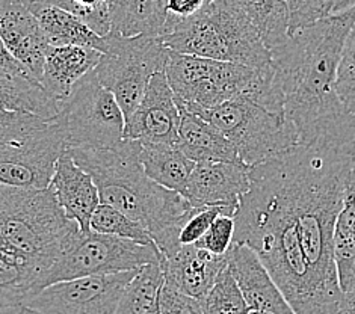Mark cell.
Returning <instances> with one entry per match:
<instances>
[{
  "mask_svg": "<svg viewBox=\"0 0 355 314\" xmlns=\"http://www.w3.org/2000/svg\"><path fill=\"white\" fill-rule=\"evenodd\" d=\"M52 120L26 112L0 106V142L23 139L44 129Z\"/></svg>",
  "mask_w": 355,
  "mask_h": 314,
  "instance_id": "obj_31",
  "label": "cell"
},
{
  "mask_svg": "<svg viewBox=\"0 0 355 314\" xmlns=\"http://www.w3.org/2000/svg\"><path fill=\"white\" fill-rule=\"evenodd\" d=\"M67 148H112L124 139L125 115L115 96L91 71L59 105Z\"/></svg>",
  "mask_w": 355,
  "mask_h": 314,
  "instance_id": "obj_9",
  "label": "cell"
},
{
  "mask_svg": "<svg viewBox=\"0 0 355 314\" xmlns=\"http://www.w3.org/2000/svg\"><path fill=\"white\" fill-rule=\"evenodd\" d=\"M334 261L342 292L355 288V166L346 177L342 209L334 225Z\"/></svg>",
  "mask_w": 355,
  "mask_h": 314,
  "instance_id": "obj_22",
  "label": "cell"
},
{
  "mask_svg": "<svg viewBox=\"0 0 355 314\" xmlns=\"http://www.w3.org/2000/svg\"><path fill=\"white\" fill-rule=\"evenodd\" d=\"M248 314H274V313H266V311H254V310H251Z\"/></svg>",
  "mask_w": 355,
  "mask_h": 314,
  "instance_id": "obj_44",
  "label": "cell"
},
{
  "mask_svg": "<svg viewBox=\"0 0 355 314\" xmlns=\"http://www.w3.org/2000/svg\"><path fill=\"white\" fill-rule=\"evenodd\" d=\"M29 10L35 14L49 46H88L103 52L105 37L76 14L52 5H37Z\"/></svg>",
  "mask_w": 355,
  "mask_h": 314,
  "instance_id": "obj_20",
  "label": "cell"
},
{
  "mask_svg": "<svg viewBox=\"0 0 355 314\" xmlns=\"http://www.w3.org/2000/svg\"><path fill=\"white\" fill-rule=\"evenodd\" d=\"M180 109L165 71L151 76L135 112L125 118L124 139L177 146Z\"/></svg>",
  "mask_w": 355,
  "mask_h": 314,
  "instance_id": "obj_12",
  "label": "cell"
},
{
  "mask_svg": "<svg viewBox=\"0 0 355 314\" xmlns=\"http://www.w3.org/2000/svg\"><path fill=\"white\" fill-rule=\"evenodd\" d=\"M142 142L123 139L112 148H70L74 162L97 184L100 202L112 206L147 228L160 254L182 248L180 232L196 210L184 195L153 182L141 164Z\"/></svg>",
  "mask_w": 355,
  "mask_h": 314,
  "instance_id": "obj_4",
  "label": "cell"
},
{
  "mask_svg": "<svg viewBox=\"0 0 355 314\" xmlns=\"http://www.w3.org/2000/svg\"><path fill=\"white\" fill-rule=\"evenodd\" d=\"M234 237V218L227 215H219L205 236L196 243L201 250H206L216 256H227L233 245Z\"/></svg>",
  "mask_w": 355,
  "mask_h": 314,
  "instance_id": "obj_35",
  "label": "cell"
},
{
  "mask_svg": "<svg viewBox=\"0 0 355 314\" xmlns=\"http://www.w3.org/2000/svg\"><path fill=\"white\" fill-rule=\"evenodd\" d=\"M164 281L165 275L160 263L142 266L125 286L115 314H148L157 304Z\"/></svg>",
  "mask_w": 355,
  "mask_h": 314,
  "instance_id": "obj_27",
  "label": "cell"
},
{
  "mask_svg": "<svg viewBox=\"0 0 355 314\" xmlns=\"http://www.w3.org/2000/svg\"><path fill=\"white\" fill-rule=\"evenodd\" d=\"M0 37L29 78H43L49 44L29 8L19 0H0Z\"/></svg>",
  "mask_w": 355,
  "mask_h": 314,
  "instance_id": "obj_14",
  "label": "cell"
},
{
  "mask_svg": "<svg viewBox=\"0 0 355 314\" xmlns=\"http://www.w3.org/2000/svg\"><path fill=\"white\" fill-rule=\"evenodd\" d=\"M21 314H43V313H40V311L33 310L31 307H26V305H23V313Z\"/></svg>",
  "mask_w": 355,
  "mask_h": 314,
  "instance_id": "obj_42",
  "label": "cell"
},
{
  "mask_svg": "<svg viewBox=\"0 0 355 314\" xmlns=\"http://www.w3.org/2000/svg\"><path fill=\"white\" fill-rule=\"evenodd\" d=\"M148 314H160V310H159V305L156 304V305H155V308H153V310H151V311H150Z\"/></svg>",
  "mask_w": 355,
  "mask_h": 314,
  "instance_id": "obj_43",
  "label": "cell"
},
{
  "mask_svg": "<svg viewBox=\"0 0 355 314\" xmlns=\"http://www.w3.org/2000/svg\"><path fill=\"white\" fill-rule=\"evenodd\" d=\"M250 166L236 162H200L189 177L183 195L193 207H230L238 210L251 189Z\"/></svg>",
  "mask_w": 355,
  "mask_h": 314,
  "instance_id": "obj_13",
  "label": "cell"
},
{
  "mask_svg": "<svg viewBox=\"0 0 355 314\" xmlns=\"http://www.w3.org/2000/svg\"><path fill=\"white\" fill-rule=\"evenodd\" d=\"M49 188L67 218L78 223L80 232H91V218L100 204V195L94 178L74 162L70 148L59 156Z\"/></svg>",
  "mask_w": 355,
  "mask_h": 314,
  "instance_id": "obj_16",
  "label": "cell"
},
{
  "mask_svg": "<svg viewBox=\"0 0 355 314\" xmlns=\"http://www.w3.org/2000/svg\"><path fill=\"white\" fill-rule=\"evenodd\" d=\"M337 314H355V288L349 292H342V299Z\"/></svg>",
  "mask_w": 355,
  "mask_h": 314,
  "instance_id": "obj_39",
  "label": "cell"
},
{
  "mask_svg": "<svg viewBox=\"0 0 355 314\" xmlns=\"http://www.w3.org/2000/svg\"><path fill=\"white\" fill-rule=\"evenodd\" d=\"M168 17L171 19H188L200 12L207 0H164Z\"/></svg>",
  "mask_w": 355,
  "mask_h": 314,
  "instance_id": "obj_37",
  "label": "cell"
},
{
  "mask_svg": "<svg viewBox=\"0 0 355 314\" xmlns=\"http://www.w3.org/2000/svg\"><path fill=\"white\" fill-rule=\"evenodd\" d=\"M227 265V256H216L196 245H184L160 260L165 281L198 301L209 293Z\"/></svg>",
  "mask_w": 355,
  "mask_h": 314,
  "instance_id": "obj_17",
  "label": "cell"
},
{
  "mask_svg": "<svg viewBox=\"0 0 355 314\" xmlns=\"http://www.w3.org/2000/svg\"><path fill=\"white\" fill-rule=\"evenodd\" d=\"M162 40L175 52L272 71V53L254 21L230 0H207L188 19L166 17Z\"/></svg>",
  "mask_w": 355,
  "mask_h": 314,
  "instance_id": "obj_5",
  "label": "cell"
},
{
  "mask_svg": "<svg viewBox=\"0 0 355 314\" xmlns=\"http://www.w3.org/2000/svg\"><path fill=\"white\" fill-rule=\"evenodd\" d=\"M352 6H355V0H334L331 6V14L343 12Z\"/></svg>",
  "mask_w": 355,
  "mask_h": 314,
  "instance_id": "obj_40",
  "label": "cell"
},
{
  "mask_svg": "<svg viewBox=\"0 0 355 314\" xmlns=\"http://www.w3.org/2000/svg\"><path fill=\"white\" fill-rule=\"evenodd\" d=\"M352 162H354V166H355V146H354V151H352Z\"/></svg>",
  "mask_w": 355,
  "mask_h": 314,
  "instance_id": "obj_45",
  "label": "cell"
},
{
  "mask_svg": "<svg viewBox=\"0 0 355 314\" xmlns=\"http://www.w3.org/2000/svg\"><path fill=\"white\" fill-rule=\"evenodd\" d=\"M0 71L8 76H28L21 64L11 55L10 50L5 46V42L0 37ZM32 79V78H31Z\"/></svg>",
  "mask_w": 355,
  "mask_h": 314,
  "instance_id": "obj_38",
  "label": "cell"
},
{
  "mask_svg": "<svg viewBox=\"0 0 355 314\" xmlns=\"http://www.w3.org/2000/svg\"><path fill=\"white\" fill-rule=\"evenodd\" d=\"M157 305L160 314H205L198 299L182 293L166 281L160 287Z\"/></svg>",
  "mask_w": 355,
  "mask_h": 314,
  "instance_id": "obj_36",
  "label": "cell"
},
{
  "mask_svg": "<svg viewBox=\"0 0 355 314\" xmlns=\"http://www.w3.org/2000/svg\"><path fill=\"white\" fill-rule=\"evenodd\" d=\"M138 270L59 281L31 295L23 305L43 314H115L125 286Z\"/></svg>",
  "mask_w": 355,
  "mask_h": 314,
  "instance_id": "obj_11",
  "label": "cell"
},
{
  "mask_svg": "<svg viewBox=\"0 0 355 314\" xmlns=\"http://www.w3.org/2000/svg\"><path fill=\"white\" fill-rule=\"evenodd\" d=\"M180 109L179 147L196 164L236 162L243 164L239 152L225 134L197 114Z\"/></svg>",
  "mask_w": 355,
  "mask_h": 314,
  "instance_id": "obj_19",
  "label": "cell"
},
{
  "mask_svg": "<svg viewBox=\"0 0 355 314\" xmlns=\"http://www.w3.org/2000/svg\"><path fill=\"white\" fill-rule=\"evenodd\" d=\"M0 106L53 120L59 114V103L50 97L41 83L29 76H8L0 71Z\"/></svg>",
  "mask_w": 355,
  "mask_h": 314,
  "instance_id": "obj_25",
  "label": "cell"
},
{
  "mask_svg": "<svg viewBox=\"0 0 355 314\" xmlns=\"http://www.w3.org/2000/svg\"><path fill=\"white\" fill-rule=\"evenodd\" d=\"M197 115L221 130L250 168L298 146L297 130L284 114L272 112L248 98L227 100Z\"/></svg>",
  "mask_w": 355,
  "mask_h": 314,
  "instance_id": "obj_7",
  "label": "cell"
},
{
  "mask_svg": "<svg viewBox=\"0 0 355 314\" xmlns=\"http://www.w3.org/2000/svg\"><path fill=\"white\" fill-rule=\"evenodd\" d=\"M251 189L234 213V243L248 245L295 314H337L342 292L320 281L304 254L289 211L268 175L250 169Z\"/></svg>",
  "mask_w": 355,
  "mask_h": 314,
  "instance_id": "obj_3",
  "label": "cell"
},
{
  "mask_svg": "<svg viewBox=\"0 0 355 314\" xmlns=\"http://www.w3.org/2000/svg\"><path fill=\"white\" fill-rule=\"evenodd\" d=\"M289 12V35L307 24L331 15L334 0H284Z\"/></svg>",
  "mask_w": 355,
  "mask_h": 314,
  "instance_id": "obj_33",
  "label": "cell"
},
{
  "mask_svg": "<svg viewBox=\"0 0 355 314\" xmlns=\"http://www.w3.org/2000/svg\"><path fill=\"white\" fill-rule=\"evenodd\" d=\"M200 302L205 314H248L251 311L228 265Z\"/></svg>",
  "mask_w": 355,
  "mask_h": 314,
  "instance_id": "obj_29",
  "label": "cell"
},
{
  "mask_svg": "<svg viewBox=\"0 0 355 314\" xmlns=\"http://www.w3.org/2000/svg\"><path fill=\"white\" fill-rule=\"evenodd\" d=\"M111 32L123 37H162L166 24L164 0H109Z\"/></svg>",
  "mask_w": 355,
  "mask_h": 314,
  "instance_id": "obj_21",
  "label": "cell"
},
{
  "mask_svg": "<svg viewBox=\"0 0 355 314\" xmlns=\"http://www.w3.org/2000/svg\"><path fill=\"white\" fill-rule=\"evenodd\" d=\"M236 210L230 207H218V206H210V207H196L192 211V215L186 220L182 232H180V245H196L205 233L209 230V227L212 225L214 220L219 215H227L234 218Z\"/></svg>",
  "mask_w": 355,
  "mask_h": 314,
  "instance_id": "obj_34",
  "label": "cell"
},
{
  "mask_svg": "<svg viewBox=\"0 0 355 314\" xmlns=\"http://www.w3.org/2000/svg\"><path fill=\"white\" fill-rule=\"evenodd\" d=\"M96 67L100 83L115 96L125 118H129L146 92L151 76L165 71L168 52L162 37H123L109 32Z\"/></svg>",
  "mask_w": 355,
  "mask_h": 314,
  "instance_id": "obj_8",
  "label": "cell"
},
{
  "mask_svg": "<svg viewBox=\"0 0 355 314\" xmlns=\"http://www.w3.org/2000/svg\"><path fill=\"white\" fill-rule=\"evenodd\" d=\"M355 6L291 33L272 52V80L283 114L298 146L334 148L352 155L355 118L337 92V69Z\"/></svg>",
  "mask_w": 355,
  "mask_h": 314,
  "instance_id": "obj_1",
  "label": "cell"
},
{
  "mask_svg": "<svg viewBox=\"0 0 355 314\" xmlns=\"http://www.w3.org/2000/svg\"><path fill=\"white\" fill-rule=\"evenodd\" d=\"M91 230L101 234L118 236L142 245L155 243L146 227L141 225L138 220L123 213L121 210L105 204V202H100L94 213H92Z\"/></svg>",
  "mask_w": 355,
  "mask_h": 314,
  "instance_id": "obj_28",
  "label": "cell"
},
{
  "mask_svg": "<svg viewBox=\"0 0 355 314\" xmlns=\"http://www.w3.org/2000/svg\"><path fill=\"white\" fill-rule=\"evenodd\" d=\"M227 260L250 310L295 314L266 266L248 245L233 242Z\"/></svg>",
  "mask_w": 355,
  "mask_h": 314,
  "instance_id": "obj_15",
  "label": "cell"
},
{
  "mask_svg": "<svg viewBox=\"0 0 355 314\" xmlns=\"http://www.w3.org/2000/svg\"><path fill=\"white\" fill-rule=\"evenodd\" d=\"M65 148V133L58 116L31 137L0 142V184L47 189Z\"/></svg>",
  "mask_w": 355,
  "mask_h": 314,
  "instance_id": "obj_10",
  "label": "cell"
},
{
  "mask_svg": "<svg viewBox=\"0 0 355 314\" xmlns=\"http://www.w3.org/2000/svg\"><path fill=\"white\" fill-rule=\"evenodd\" d=\"M254 21L266 47L272 52L289 37V12L284 0H230Z\"/></svg>",
  "mask_w": 355,
  "mask_h": 314,
  "instance_id": "obj_26",
  "label": "cell"
},
{
  "mask_svg": "<svg viewBox=\"0 0 355 314\" xmlns=\"http://www.w3.org/2000/svg\"><path fill=\"white\" fill-rule=\"evenodd\" d=\"M26 8L37 5H52L70 11L85 21L98 35L105 37L111 32L109 0H19Z\"/></svg>",
  "mask_w": 355,
  "mask_h": 314,
  "instance_id": "obj_30",
  "label": "cell"
},
{
  "mask_svg": "<svg viewBox=\"0 0 355 314\" xmlns=\"http://www.w3.org/2000/svg\"><path fill=\"white\" fill-rule=\"evenodd\" d=\"M21 313H23V304L10 305V307L0 308V314H21Z\"/></svg>",
  "mask_w": 355,
  "mask_h": 314,
  "instance_id": "obj_41",
  "label": "cell"
},
{
  "mask_svg": "<svg viewBox=\"0 0 355 314\" xmlns=\"http://www.w3.org/2000/svg\"><path fill=\"white\" fill-rule=\"evenodd\" d=\"M162 259L156 243L142 245L112 234L79 230L41 272L37 292L69 279L138 270L150 263H160Z\"/></svg>",
  "mask_w": 355,
  "mask_h": 314,
  "instance_id": "obj_6",
  "label": "cell"
},
{
  "mask_svg": "<svg viewBox=\"0 0 355 314\" xmlns=\"http://www.w3.org/2000/svg\"><path fill=\"white\" fill-rule=\"evenodd\" d=\"M43 269L37 259L0 246V308L20 305L35 293Z\"/></svg>",
  "mask_w": 355,
  "mask_h": 314,
  "instance_id": "obj_23",
  "label": "cell"
},
{
  "mask_svg": "<svg viewBox=\"0 0 355 314\" xmlns=\"http://www.w3.org/2000/svg\"><path fill=\"white\" fill-rule=\"evenodd\" d=\"M289 211L304 254L320 281L340 290L334 261V225L343 202L352 155L297 146L257 165Z\"/></svg>",
  "mask_w": 355,
  "mask_h": 314,
  "instance_id": "obj_2",
  "label": "cell"
},
{
  "mask_svg": "<svg viewBox=\"0 0 355 314\" xmlns=\"http://www.w3.org/2000/svg\"><path fill=\"white\" fill-rule=\"evenodd\" d=\"M337 92L345 107L355 118V21L343 42L337 69Z\"/></svg>",
  "mask_w": 355,
  "mask_h": 314,
  "instance_id": "obj_32",
  "label": "cell"
},
{
  "mask_svg": "<svg viewBox=\"0 0 355 314\" xmlns=\"http://www.w3.org/2000/svg\"><path fill=\"white\" fill-rule=\"evenodd\" d=\"M100 59V50L88 46H50L41 87L61 105L71 94L74 85L96 70Z\"/></svg>",
  "mask_w": 355,
  "mask_h": 314,
  "instance_id": "obj_18",
  "label": "cell"
},
{
  "mask_svg": "<svg viewBox=\"0 0 355 314\" xmlns=\"http://www.w3.org/2000/svg\"><path fill=\"white\" fill-rule=\"evenodd\" d=\"M139 159L151 180L182 195L196 168V162L177 146L142 142Z\"/></svg>",
  "mask_w": 355,
  "mask_h": 314,
  "instance_id": "obj_24",
  "label": "cell"
}]
</instances>
